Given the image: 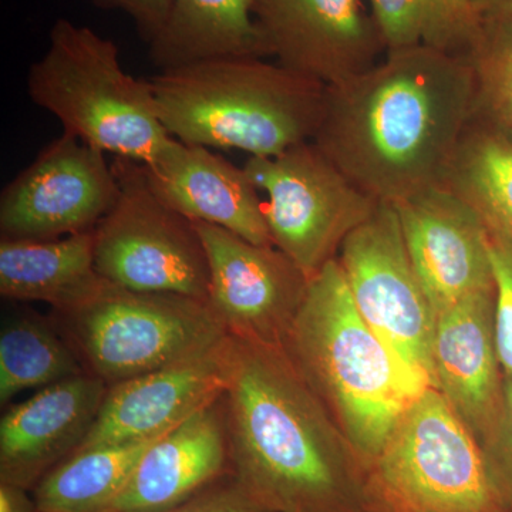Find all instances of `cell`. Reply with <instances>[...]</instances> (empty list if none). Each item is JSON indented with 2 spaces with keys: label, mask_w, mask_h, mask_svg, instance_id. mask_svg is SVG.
<instances>
[{
  "label": "cell",
  "mask_w": 512,
  "mask_h": 512,
  "mask_svg": "<svg viewBox=\"0 0 512 512\" xmlns=\"http://www.w3.org/2000/svg\"><path fill=\"white\" fill-rule=\"evenodd\" d=\"M476 116V79L466 53L406 47L326 87L313 143L360 190L394 204L444 184Z\"/></svg>",
  "instance_id": "cell-1"
},
{
  "label": "cell",
  "mask_w": 512,
  "mask_h": 512,
  "mask_svg": "<svg viewBox=\"0 0 512 512\" xmlns=\"http://www.w3.org/2000/svg\"><path fill=\"white\" fill-rule=\"evenodd\" d=\"M231 467L269 512H345L365 493L362 464L284 349L227 335Z\"/></svg>",
  "instance_id": "cell-2"
},
{
  "label": "cell",
  "mask_w": 512,
  "mask_h": 512,
  "mask_svg": "<svg viewBox=\"0 0 512 512\" xmlns=\"http://www.w3.org/2000/svg\"><path fill=\"white\" fill-rule=\"evenodd\" d=\"M284 350L365 473L410 404L430 387L367 325L338 259L309 279Z\"/></svg>",
  "instance_id": "cell-3"
},
{
  "label": "cell",
  "mask_w": 512,
  "mask_h": 512,
  "mask_svg": "<svg viewBox=\"0 0 512 512\" xmlns=\"http://www.w3.org/2000/svg\"><path fill=\"white\" fill-rule=\"evenodd\" d=\"M158 119L181 143L275 157L313 141L326 87L264 57H221L148 77Z\"/></svg>",
  "instance_id": "cell-4"
},
{
  "label": "cell",
  "mask_w": 512,
  "mask_h": 512,
  "mask_svg": "<svg viewBox=\"0 0 512 512\" xmlns=\"http://www.w3.org/2000/svg\"><path fill=\"white\" fill-rule=\"evenodd\" d=\"M28 94L63 133L114 157L148 164L173 140L147 79L124 70L113 40L69 19L50 29L45 55L30 67Z\"/></svg>",
  "instance_id": "cell-5"
},
{
  "label": "cell",
  "mask_w": 512,
  "mask_h": 512,
  "mask_svg": "<svg viewBox=\"0 0 512 512\" xmlns=\"http://www.w3.org/2000/svg\"><path fill=\"white\" fill-rule=\"evenodd\" d=\"M365 493L389 512H510L484 447L433 386L367 468Z\"/></svg>",
  "instance_id": "cell-6"
},
{
  "label": "cell",
  "mask_w": 512,
  "mask_h": 512,
  "mask_svg": "<svg viewBox=\"0 0 512 512\" xmlns=\"http://www.w3.org/2000/svg\"><path fill=\"white\" fill-rule=\"evenodd\" d=\"M57 315L84 370L107 386L201 355L228 335L210 303L106 281Z\"/></svg>",
  "instance_id": "cell-7"
},
{
  "label": "cell",
  "mask_w": 512,
  "mask_h": 512,
  "mask_svg": "<svg viewBox=\"0 0 512 512\" xmlns=\"http://www.w3.org/2000/svg\"><path fill=\"white\" fill-rule=\"evenodd\" d=\"M119 197L94 228V266L128 291L175 293L208 303L210 268L194 221L173 210L148 183L144 165L111 161Z\"/></svg>",
  "instance_id": "cell-8"
},
{
  "label": "cell",
  "mask_w": 512,
  "mask_h": 512,
  "mask_svg": "<svg viewBox=\"0 0 512 512\" xmlns=\"http://www.w3.org/2000/svg\"><path fill=\"white\" fill-rule=\"evenodd\" d=\"M268 195L265 218L272 242L312 279L343 241L380 204L360 190L313 141L275 157H251L244 167Z\"/></svg>",
  "instance_id": "cell-9"
},
{
  "label": "cell",
  "mask_w": 512,
  "mask_h": 512,
  "mask_svg": "<svg viewBox=\"0 0 512 512\" xmlns=\"http://www.w3.org/2000/svg\"><path fill=\"white\" fill-rule=\"evenodd\" d=\"M336 259L367 325L410 372L434 387L437 315L414 271L393 205L380 202L343 241Z\"/></svg>",
  "instance_id": "cell-10"
},
{
  "label": "cell",
  "mask_w": 512,
  "mask_h": 512,
  "mask_svg": "<svg viewBox=\"0 0 512 512\" xmlns=\"http://www.w3.org/2000/svg\"><path fill=\"white\" fill-rule=\"evenodd\" d=\"M117 197L106 153L63 133L3 190L2 239L49 241L93 231Z\"/></svg>",
  "instance_id": "cell-11"
},
{
  "label": "cell",
  "mask_w": 512,
  "mask_h": 512,
  "mask_svg": "<svg viewBox=\"0 0 512 512\" xmlns=\"http://www.w3.org/2000/svg\"><path fill=\"white\" fill-rule=\"evenodd\" d=\"M210 268L208 303L229 335L284 349L309 278L276 247L194 221Z\"/></svg>",
  "instance_id": "cell-12"
},
{
  "label": "cell",
  "mask_w": 512,
  "mask_h": 512,
  "mask_svg": "<svg viewBox=\"0 0 512 512\" xmlns=\"http://www.w3.org/2000/svg\"><path fill=\"white\" fill-rule=\"evenodd\" d=\"M266 55L325 87L375 66L382 35L363 0H255Z\"/></svg>",
  "instance_id": "cell-13"
},
{
  "label": "cell",
  "mask_w": 512,
  "mask_h": 512,
  "mask_svg": "<svg viewBox=\"0 0 512 512\" xmlns=\"http://www.w3.org/2000/svg\"><path fill=\"white\" fill-rule=\"evenodd\" d=\"M392 205L436 315L468 296L494 291L488 229L460 195L434 185Z\"/></svg>",
  "instance_id": "cell-14"
},
{
  "label": "cell",
  "mask_w": 512,
  "mask_h": 512,
  "mask_svg": "<svg viewBox=\"0 0 512 512\" xmlns=\"http://www.w3.org/2000/svg\"><path fill=\"white\" fill-rule=\"evenodd\" d=\"M494 311V291L468 296L437 313L433 338L434 387L484 448L493 440L504 402Z\"/></svg>",
  "instance_id": "cell-15"
},
{
  "label": "cell",
  "mask_w": 512,
  "mask_h": 512,
  "mask_svg": "<svg viewBox=\"0 0 512 512\" xmlns=\"http://www.w3.org/2000/svg\"><path fill=\"white\" fill-rule=\"evenodd\" d=\"M224 340L201 355L109 386L92 429L74 453L163 436L220 397Z\"/></svg>",
  "instance_id": "cell-16"
},
{
  "label": "cell",
  "mask_w": 512,
  "mask_h": 512,
  "mask_svg": "<svg viewBox=\"0 0 512 512\" xmlns=\"http://www.w3.org/2000/svg\"><path fill=\"white\" fill-rule=\"evenodd\" d=\"M231 466L224 393L163 434L140 458L106 512H170Z\"/></svg>",
  "instance_id": "cell-17"
},
{
  "label": "cell",
  "mask_w": 512,
  "mask_h": 512,
  "mask_svg": "<svg viewBox=\"0 0 512 512\" xmlns=\"http://www.w3.org/2000/svg\"><path fill=\"white\" fill-rule=\"evenodd\" d=\"M107 386L84 372L40 389L0 420L2 483L29 488L72 456L92 429Z\"/></svg>",
  "instance_id": "cell-18"
},
{
  "label": "cell",
  "mask_w": 512,
  "mask_h": 512,
  "mask_svg": "<svg viewBox=\"0 0 512 512\" xmlns=\"http://www.w3.org/2000/svg\"><path fill=\"white\" fill-rule=\"evenodd\" d=\"M158 197L188 220L228 229L256 245L275 247L264 204L244 168L211 148L171 140L163 153L143 164Z\"/></svg>",
  "instance_id": "cell-19"
},
{
  "label": "cell",
  "mask_w": 512,
  "mask_h": 512,
  "mask_svg": "<svg viewBox=\"0 0 512 512\" xmlns=\"http://www.w3.org/2000/svg\"><path fill=\"white\" fill-rule=\"evenodd\" d=\"M103 279L94 266V229L49 241L0 242V295L45 302L66 312L86 301Z\"/></svg>",
  "instance_id": "cell-20"
},
{
  "label": "cell",
  "mask_w": 512,
  "mask_h": 512,
  "mask_svg": "<svg viewBox=\"0 0 512 512\" xmlns=\"http://www.w3.org/2000/svg\"><path fill=\"white\" fill-rule=\"evenodd\" d=\"M255 0H171L164 28L148 46L160 70L221 57H265Z\"/></svg>",
  "instance_id": "cell-21"
},
{
  "label": "cell",
  "mask_w": 512,
  "mask_h": 512,
  "mask_svg": "<svg viewBox=\"0 0 512 512\" xmlns=\"http://www.w3.org/2000/svg\"><path fill=\"white\" fill-rule=\"evenodd\" d=\"M161 436L77 451L37 484V512H106Z\"/></svg>",
  "instance_id": "cell-22"
},
{
  "label": "cell",
  "mask_w": 512,
  "mask_h": 512,
  "mask_svg": "<svg viewBox=\"0 0 512 512\" xmlns=\"http://www.w3.org/2000/svg\"><path fill=\"white\" fill-rule=\"evenodd\" d=\"M443 185L477 211L488 231L512 241V143L500 131L473 121Z\"/></svg>",
  "instance_id": "cell-23"
},
{
  "label": "cell",
  "mask_w": 512,
  "mask_h": 512,
  "mask_svg": "<svg viewBox=\"0 0 512 512\" xmlns=\"http://www.w3.org/2000/svg\"><path fill=\"white\" fill-rule=\"evenodd\" d=\"M86 372L69 342L45 320L16 315L0 330V403L16 394L83 375Z\"/></svg>",
  "instance_id": "cell-24"
},
{
  "label": "cell",
  "mask_w": 512,
  "mask_h": 512,
  "mask_svg": "<svg viewBox=\"0 0 512 512\" xmlns=\"http://www.w3.org/2000/svg\"><path fill=\"white\" fill-rule=\"evenodd\" d=\"M372 16L390 50L430 46L466 53L467 40L448 15L443 0H369Z\"/></svg>",
  "instance_id": "cell-25"
},
{
  "label": "cell",
  "mask_w": 512,
  "mask_h": 512,
  "mask_svg": "<svg viewBox=\"0 0 512 512\" xmlns=\"http://www.w3.org/2000/svg\"><path fill=\"white\" fill-rule=\"evenodd\" d=\"M466 55L473 66L477 114L512 143V32L478 22Z\"/></svg>",
  "instance_id": "cell-26"
},
{
  "label": "cell",
  "mask_w": 512,
  "mask_h": 512,
  "mask_svg": "<svg viewBox=\"0 0 512 512\" xmlns=\"http://www.w3.org/2000/svg\"><path fill=\"white\" fill-rule=\"evenodd\" d=\"M493 269L495 346L504 377H512V241L488 231Z\"/></svg>",
  "instance_id": "cell-27"
},
{
  "label": "cell",
  "mask_w": 512,
  "mask_h": 512,
  "mask_svg": "<svg viewBox=\"0 0 512 512\" xmlns=\"http://www.w3.org/2000/svg\"><path fill=\"white\" fill-rule=\"evenodd\" d=\"M170 512H269L245 490L237 478L217 481L207 490Z\"/></svg>",
  "instance_id": "cell-28"
},
{
  "label": "cell",
  "mask_w": 512,
  "mask_h": 512,
  "mask_svg": "<svg viewBox=\"0 0 512 512\" xmlns=\"http://www.w3.org/2000/svg\"><path fill=\"white\" fill-rule=\"evenodd\" d=\"M484 450L500 485H512V377H504L503 413L493 440Z\"/></svg>",
  "instance_id": "cell-29"
},
{
  "label": "cell",
  "mask_w": 512,
  "mask_h": 512,
  "mask_svg": "<svg viewBox=\"0 0 512 512\" xmlns=\"http://www.w3.org/2000/svg\"><path fill=\"white\" fill-rule=\"evenodd\" d=\"M110 8L127 13L138 32L150 43L164 28L171 10V0H100Z\"/></svg>",
  "instance_id": "cell-30"
},
{
  "label": "cell",
  "mask_w": 512,
  "mask_h": 512,
  "mask_svg": "<svg viewBox=\"0 0 512 512\" xmlns=\"http://www.w3.org/2000/svg\"><path fill=\"white\" fill-rule=\"evenodd\" d=\"M477 22L493 23L512 32V0H471Z\"/></svg>",
  "instance_id": "cell-31"
},
{
  "label": "cell",
  "mask_w": 512,
  "mask_h": 512,
  "mask_svg": "<svg viewBox=\"0 0 512 512\" xmlns=\"http://www.w3.org/2000/svg\"><path fill=\"white\" fill-rule=\"evenodd\" d=\"M443 2L448 15L453 19L454 25L457 26L461 35L467 40V45L470 46L471 39H473L478 26L471 0H443Z\"/></svg>",
  "instance_id": "cell-32"
},
{
  "label": "cell",
  "mask_w": 512,
  "mask_h": 512,
  "mask_svg": "<svg viewBox=\"0 0 512 512\" xmlns=\"http://www.w3.org/2000/svg\"><path fill=\"white\" fill-rule=\"evenodd\" d=\"M0 512H37L35 501L29 500L26 488L0 484Z\"/></svg>",
  "instance_id": "cell-33"
},
{
  "label": "cell",
  "mask_w": 512,
  "mask_h": 512,
  "mask_svg": "<svg viewBox=\"0 0 512 512\" xmlns=\"http://www.w3.org/2000/svg\"><path fill=\"white\" fill-rule=\"evenodd\" d=\"M501 488H503L505 500H507L508 510L512 512V485H501Z\"/></svg>",
  "instance_id": "cell-34"
}]
</instances>
